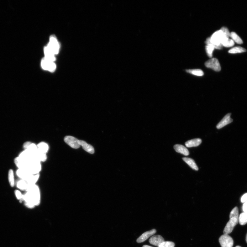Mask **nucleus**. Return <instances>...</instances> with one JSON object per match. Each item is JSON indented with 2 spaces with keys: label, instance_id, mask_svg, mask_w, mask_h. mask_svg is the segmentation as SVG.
I'll return each mask as SVG.
<instances>
[{
  "label": "nucleus",
  "instance_id": "obj_32",
  "mask_svg": "<svg viewBox=\"0 0 247 247\" xmlns=\"http://www.w3.org/2000/svg\"><path fill=\"white\" fill-rule=\"evenodd\" d=\"M8 179L11 187H13L14 185V173L12 170H10L8 173Z\"/></svg>",
  "mask_w": 247,
  "mask_h": 247
},
{
  "label": "nucleus",
  "instance_id": "obj_5",
  "mask_svg": "<svg viewBox=\"0 0 247 247\" xmlns=\"http://www.w3.org/2000/svg\"><path fill=\"white\" fill-rule=\"evenodd\" d=\"M47 47L55 55L59 53L60 46L55 36H51Z\"/></svg>",
  "mask_w": 247,
  "mask_h": 247
},
{
  "label": "nucleus",
  "instance_id": "obj_8",
  "mask_svg": "<svg viewBox=\"0 0 247 247\" xmlns=\"http://www.w3.org/2000/svg\"><path fill=\"white\" fill-rule=\"evenodd\" d=\"M41 66L43 70L53 72L56 69V65L54 62L47 60L44 58L41 60Z\"/></svg>",
  "mask_w": 247,
  "mask_h": 247
},
{
  "label": "nucleus",
  "instance_id": "obj_34",
  "mask_svg": "<svg viewBox=\"0 0 247 247\" xmlns=\"http://www.w3.org/2000/svg\"><path fill=\"white\" fill-rule=\"evenodd\" d=\"M220 30L223 32L225 37L226 38H229L230 37V33L226 27H223Z\"/></svg>",
  "mask_w": 247,
  "mask_h": 247
},
{
  "label": "nucleus",
  "instance_id": "obj_26",
  "mask_svg": "<svg viewBox=\"0 0 247 247\" xmlns=\"http://www.w3.org/2000/svg\"><path fill=\"white\" fill-rule=\"evenodd\" d=\"M221 45L226 48H229L233 46L234 45V42L232 39L229 38H225L221 42Z\"/></svg>",
  "mask_w": 247,
  "mask_h": 247
},
{
  "label": "nucleus",
  "instance_id": "obj_7",
  "mask_svg": "<svg viewBox=\"0 0 247 247\" xmlns=\"http://www.w3.org/2000/svg\"><path fill=\"white\" fill-rule=\"evenodd\" d=\"M205 65L207 68L212 69L216 71H219L221 70L219 61L215 58H212L206 61Z\"/></svg>",
  "mask_w": 247,
  "mask_h": 247
},
{
  "label": "nucleus",
  "instance_id": "obj_21",
  "mask_svg": "<svg viewBox=\"0 0 247 247\" xmlns=\"http://www.w3.org/2000/svg\"><path fill=\"white\" fill-rule=\"evenodd\" d=\"M202 142V140L200 139H196L188 140L185 143V146L188 148L197 147Z\"/></svg>",
  "mask_w": 247,
  "mask_h": 247
},
{
  "label": "nucleus",
  "instance_id": "obj_3",
  "mask_svg": "<svg viewBox=\"0 0 247 247\" xmlns=\"http://www.w3.org/2000/svg\"><path fill=\"white\" fill-rule=\"evenodd\" d=\"M226 37L223 32L220 30L214 33L211 37L209 38V41L211 43L215 46L216 49L220 50L222 48L221 42Z\"/></svg>",
  "mask_w": 247,
  "mask_h": 247
},
{
  "label": "nucleus",
  "instance_id": "obj_20",
  "mask_svg": "<svg viewBox=\"0 0 247 247\" xmlns=\"http://www.w3.org/2000/svg\"><path fill=\"white\" fill-rule=\"evenodd\" d=\"M14 162L19 169L27 170L28 163L18 157L14 159Z\"/></svg>",
  "mask_w": 247,
  "mask_h": 247
},
{
  "label": "nucleus",
  "instance_id": "obj_24",
  "mask_svg": "<svg viewBox=\"0 0 247 247\" xmlns=\"http://www.w3.org/2000/svg\"><path fill=\"white\" fill-rule=\"evenodd\" d=\"M37 146L38 151L42 153L46 154L49 151V145L45 142L40 143Z\"/></svg>",
  "mask_w": 247,
  "mask_h": 247
},
{
  "label": "nucleus",
  "instance_id": "obj_19",
  "mask_svg": "<svg viewBox=\"0 0 247 247\" xmlns=\"http://www.w3.org/2000/svg\"><path fill=\"white\" fill-rule=\"evenodd\" d=\"M45 59L54 62L56 59L54 54L48 48L47 46L44 48Z\"/></svg>",
  "mask_w": 247,
  "mask_h": 247
},
{
  "label": "nucleus",
  "instance_id": "obj_38",
  "mask_svg": "<svg viewBox=\"0 0 247 247\" xmlns=\"http://www.w3.org/2000/svg\"><path fill=\"white\" fill-rule=\"evenodd\" d=\"M143 247H152L147 245H144L143 246Z\"/></svg>",
  "mask_w": 247,
  "mask_h": 247
},
{
  "label": "nucleus",
  "instance_id": "obj_27",
  "mask_svg": "<svg viewBox=\"0 0 247 247\" xmlns=\"http://www.w3.org/2000/svg\"><path fill=\"white\" fill-rule=\"evenodd\" d=\"M230 37L234 42H235L236 43L238 44H242L243 43L242 39L234 32L230 33Z\"/></svg>",
  "mask_w": 247,
  "mask_h": 247
},
{
  "label": "nucleus",
  "instance_id": "obj_31",
  "mask_svg": "<svg viewBox=\"0 0 247 247\" xmlns=\"http://www.w3.org/2000/svg\"><path fill=\"white\" fill-rule=\"evenodd\" d=\"M186 71L188 73L191 74L195 76H202L204 75V72L200 69H194V70H187Z\"/></svg>",
  "mask_w": 247,
  "mask_h": 247
},
{
  "label": "nucleus",
  "instance_id": "obj_9",
  "mask_svg": "<svg viewBox=\"0 0 247 247\" xmlns=\"http://www.w3.org/2000/svg\"><path fill=\"white\" fill-rule=\"evenodd\" d=\"M64 140L65 143L72 148L77 149L81 146L78 142L79 140L74 137L66 136L64 138Z\"/></svg>",
  "mask_w": 247,
  "mask_h": 247
},
{
  "label": "nucleus",
  "instance_id": "obj_30",
  "mask_svg": "<svg viewBox=\"0 0 247 247\" xmlns=\"http://www.w3.org/2000/svg\"><path fill=\"white\" fill-rule=\"evenodd\" d=\"M239 223L241 225H244L247 223V213L240 214L239 216Z\"/></svg>",
  "mask_w": 247,
  "mask_h": 247
},
{
  "label": "nucleus",
  "instance_id": "obj_18",
  "mask_svg": "<svg viewBox=\"0 0 247 247\" xmlns=\"http://www.w3.org/2000/svg\"><path fill=\"white\" fill-rule=\"evenodd\" d=\"M206 43V50L207 55L210 58H212L213 51L215 49V47L210 42L209 38L207 39Z\"/></svg>",
  "mask_w": 247,
  "mask_h": 247
},
{
  "label": "nucleus",
  "instance_id": "obj_12",
  "mask_svg": "<svg viewBox=\"0 0 247 247\" xmlns=\"http://www.w3.org/2000/svg\"><path fill=\"white\" fill-rule=\"evenodd\" d=\"M156 230L153 229L150 231L145 232L137 239L136 242L138 243H141L144 242L151 236L154 235L156 232Z\"/></svg>",
  "mask_w": 247,
  "mask_h": 247
},
{
  "label": "nucleus",
  "instance_id": "obj_11",
  "mask_svg": "<svg viewBox=\"0 0 247 247\" xmlns=\"http://www.w3.org/2000/svg\"><path fill=\"white\" fill-rule=\"evenodd\" d=\"M16 174L21 179L27 181L33 175L27 170L18 169L17 170Z\"/></svg>",
  "mask_w": 247,
  "mask_h": 247
},
{
  "label": "nucleus",
  "instance_id": "obj_35",
  "mask_svg": "<svg viewBox=\"0 0 247 247\" xmlns=\"http://www.w3.org/2000/svg\"><path fill=\"white\" fill-rule=\"evenodd\" d=\"M14 193H15L16 197L18 199L21 201L23 200V195L21 194L20 191L18 190H16Z\"/></svg>",
  "mask_w": 247,
  "mask_h": 247
},
{
  "label": "nucleus",
  "instance_id": "obj_17",
  "mask_svg": "<svg viewBox=\"0 0 247 247\" xmlns=\"http://www.w3.org/2000/svg\"><path fill=\"white\" fill-rule=\"evenodd\" d=\"M174 148L178 153L183 154L185 156L189 155L190 153L187 148L183 145L177 144L174 145Z\"/></svg>",
  "mask_w": 247,
  "mask_h": 247
},
{
  "label": "nucleus",
  "instance_id": "obj_37",
  "mask_svg": "<svg viewBox=\"0 0 247 247\" xmlns=\"http://www.w3.org/2000/svg\"><path fill=\"white\" fill-rule=\"evenodd\" d=\"M242 209L244 212L247 213V201L243 204Z\"/></svg>",
  "mask_w": 247,
  "mask_h": 247
},
{
  "label": "nucleus",
  "instance_id": "obj_10",
  "mask_svg": "<svg viewBox=\"0 0 247 247\" xmlns=\"http://www.w3.org/2000/svg\"><path fill=\"white\" fill-rule=\"evenodd\" d=\"M231 115V113H228L225 115L217 125V128L218 129H220L233 122V119L230 117Z\"/></svg>",
  "mask_w": 247,
  "mask_h": 247
},
{
  "label": "nucleus",
  "instance_id": "obj_40",
  "mask_svg": "<svg viewBox=\"0 0 247 247\" xmlns=\"http://www.w3.org/2000/svg\"><path fill=\"white\" fill-rule=\"evenodd\" d=\"M235 247H241L239 246H236Z\"/></svg>",
  "mask_w": 247,
  "mask_h": 247
},
{
  "label": "nucleus",
  "instance_id": "obj_4",
  "mask_svg": "<svg viewBox=\"0 0 247 247\" xmlns=\"http://www.w3.org/2000/svg\"><path fill=\"white\" fill-rule=\"evenodd\" d=\"M41 170V162L34 158L28 163L27 170L32 174L39 173Z\"/></svg>",
  "mask_w": 247,
  "mask_h": 247
},
{
  "label": "nucleus",
  "instance_id": "obj_23",
  "mask_svg": "<svg viewBox=\"0 0 247 247\" xmlns=\"http://www.w3.org/2000/svg\"><path fill=\"white\" fill-rule=\"evenodd\" d=\"M183 160L191 168L196 171H198V168L193 159L188 158L184 157L182 158Z\"/></svg>",
  "mask_w": 247,
  "mask_h": 247
},
{
  "label": "nucleus",
  "instance_id": "obj_36",
  "mask_svg": "<svg viewBox=\"0 0 247 247\" xmlns=\"http://www.w3.org/2000/svg\"><path fill=\"white\" fill-rule=\"evenodd\" d=\"M247 201V193L243 195L241 198V202L242 203H244Z\"/></svg>",
  "mask_w": 247,
  "mask_h": 247
},
{
  "label": "nucleus",
  "instance_id": "obj_22",
  "mask_svg": "<svg viewBox=\"0 0 247 247\" xmlns=\"http://www.w3.org/2000/svg\"><path fill=\"white\" fill-rule=\"evenodd\" d=\"M34 158L40 162H45L47 159L46 154L42 153L38 150L34 155Z\"/></svg>",
  "mask_w": 247,
  "mask_h": 247
},
{
  "label": "nucleus",
  "instance_id": "obj_13",
  "mask_svg": "<svg viewBox=\"0 0 247 247\" xmlns=\"http://www.w3.org/2000/svg\"><path fill=\"white\" fill-rule=\"evenodd\" d=\"M164 242V238L160 235H155L152 236L149 240V242L150 244L158 247Z\"/></svg>",
  "mask_w": 247,
  "mask_h": 247
},
{
  "label": "nucleus",
  "instance_id": "obj_39",
  "mask_svg": "<svg viewBox=\"0 0 247 247\" xmlns=\"http://www.w3.org/2000/svg\"><path fill=\"white\" fill-rule=\"evenodd\" d=\"M246 242L247 243V234H246Z\"/></svg>",
  "mask_w": 247,
  "mask_h": 247
},
{
  "label": "nucleus",
  "instance_id": "obj_16",
  "mask_svg": "<svg viewBox=\"0 0 247 247\" xmlns=\"http://www.w3.org/2000/svg\"><path fill=\"white\" fill-rule=\"evenodd\" d=\"M78 142L81 146L85 151L88 152L90 154H93L94 153V150L93 147L91 145L87 144L86 141L79 140Z\"/></svg>",
  "mask_w": 247,
  "mask_h": 247
},
{
  "label": "nucleus",
  "instance_id": "obj_29",
  "mask_svg": "<svg viewBox=\"0 0 247 247\" xmlns=\"http://www.w3.org/2000/svg\"><path fill=\"white\" fill-rule=\"evenodd\" d=\"M39 174H33L30 178L26 181L29 185L35 184L39 180Z\"/></svg>",
  "mask_w": 247,
  "mask_h": 247
},
{
  "label": "nucleus",
  "instance_id": "obj_28",
  "mask_svg": "<svg viewBox=\"0 0 247 247\" xmlns=\"http://www.w3.org/2000/svg\"><path fill=\"white\" fill-rule=\"evenodd\" d=\"M246 50L244 48L240 46H236L231 49L229 51V53L231 54H237L245 52Z\"/></svg>",
  "mask_w": 247,
  "mask_h": 247
},
{
  "label": "nucleus",
  "instance_id": "obj_1",
  "mask_svg": "<svg viewBox=\"0 0 247 247\" xmlns=\"http://www.w3.org/2000/svg\"><path fill=\"white\" fill-rule=\"evenodd\" d=\"M26 192L23 195V201L27 208H32L39 205L40 193L39 187L35 184L29 185Z\"/></svg>",
  "mask_w": 247,
  "mask_h": 247
},
{
  "label": "nucleus",
  "instance_id": "obj_6",
  "mask_svg": "<svg viewBox=\"0 0 247 247\" xmlns=\"http://www.w3.org/2000/svg\"><path fill=\"white\" fill-rule=\"evenodd\" d=\"M219 242L221 247H232L234 245V240L230 236L223 234L219 239Z\"/></svg>",
  "mask_w": 247,
  "mask_h": 247
},
{
  "label": "nucleus",
  "instance_id": "obj_25",
  "mask_svg": "<svg viewBox=\"0 0 247 247\" xmlns=\"http://www.w3.org/2000/svg\"><path fill=\"white\" fill-rule=\"evenodd\" d=\"M16 184L18 188L21 190L24 191L27 190L29 185L26 181L22 179L18 181Z\"/></svg>",
  "mask_w": 247,
  "mask_h": 247
},
{
  "label": "nucleus",
  "instance_id": "obj_15",
  "mask_svg": "<svg viewBox=\"0 0 247 247\" xmlns=\"http://www.w3.org/2000/svg\"><path fill=\"white\" fill-rule=\"evenodd\" d=\"M25 150H27L34 155L38 151L37 145L35 144L32 143L29 141L25 143L23 145Z\"/></svg>",
  "mask_w": 247,
  "mask_h": 247
},
{
  "label": "nucleus",
  "instance_id": "obj_33",
  "mask_svg": "<svg viewBox=\"0 0 247 247\" xmlns=\"http://www.w3.org/2000/svg\"><path fill=\"white\" fill-rule=\"evenodd\" d=\"M175 244L172 242L166 241L163 242L158 247H174Z\"/></svg>",
  "mask_w": 247,
  "mask_h": 247
},
{
  "label": "nucleus",
  "instance_id": "obj_2",
  "mask_svg": "<svg viewBox=\"0 0 247 247\" xmlns=\"http://www.w3.org/2000/svg\"><path fill=\"white\" fill-rule=\"evenodd\" d=\"M230 220L225 227L224 230V234H231L236 226L239 223V210L237 207L234 208L230 213Z\"/></svg>",
  "mask_w": 247,
  "mask_h": 247
},
{
  "label": "nucleus",
  "instance_id": "obj_14",
  "mask_svg": "<svg viewBox=\"0 0 247 247\" xmlns=\"http://www.w3.org/2000/svg\"><path fill=\"white\" fill-rule=\"evenodd\" d=\"M18 157L28 163L34 158V155L27 150L21 152Z\"/></svg>",
  "mask_w": 247,
  "mask_h": 247
}]
</instances>
